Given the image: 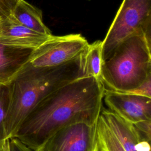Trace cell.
I'll use <instances>...</instances> for the list:
<instances>
[{
  "label": "cell",
  "mask_w": 151,
  "mask_h": 151,
  "mask_svg": "<svg viewBox=\"0 0 151 151\" xmlns=\"http://www.w3.org/2000/svg\"><path fill=\"white\" fill-rule=\"evenodd\" d=\"M99 151H125L104 120L100 117L97 124Z\"/></svg>",
  "instance_id": "13"
},
{
  "label": "cell",
  "mask_w": 151,
  "mask_h": 151,
  "mask_svg": "<svg viewBox=\"0 0 151 151\" xmlns=\"http://www.w3.org/2000/svg\"><path fill=\"white\" fill-rule=\"evenodd\" d=\"M34 49L0 44V85H8L28 61Z\"/></svg>",
  "instance_id": "10"
},
{
  "label": "cell",
  "mask_w": 151,
  "mask_h": 151,
  "mask_svg": "<svg viewBox=\"0 0 151 151\" xmlns=\"http://www.w3.org/2000/svg\"><path fill=\"white\" fill-rule=\"evenodd\" d=\"M151 78H149L145 83H144L140 87L132 93H135L137 94L144 95L149 97H151Z\"/></svg>",
  "instance_id": "17"
},
{
  "label": "cell",
  "mask_w": 151,
  "mask_h": 151,
  "mask_svg": "<svg viewBox=\"0 0 151 151\" xmlns=\"http://www.w3.org/2000/svg\"><path fill=\"white\" fill-rule=\"evenodd\" d=\"M19 0H0V18L12 14Z\"/></svg>",
  "instance_id": "15"
},
{
  "label": "cell",
  "mask_w": 151,
  "mask_h": 151,
  "mask_svg": "<svg viewBox=\"0 0 151 151\" xmlns=\"http://www.w3.org/2000/svg\"><path fill=\"white\" fill-rule=\"evenodd\" d=\"M88 44L80 34L52 35L34 50L28 63L35 67L57 66L79 57Z\"/></svg>",
  "instance_id": "5"
},
{
  "label": "cell",
  "mask_w": 151,
  "mask_h": 151,
  "mask_svg": "<svg viewBox=\"0 0 151 151\" xmlns=\"http://www.w3.org/2000/svg\"><path fill=\"white\" fill-rule=\"evenodd\" d=\"M102 41L97 40L88 44L82 54L83 77H94L100 79Z\"/></svg>",
  "instance_id": "12"
},
{
  "label": "cell",
  "mask_w": 151,
  "mask_h": 151,
  "mask_svg": "<svg viewBox=\"0 0 151 151\" xmlns=\"http://www.w3.org/2000/svg\"><path fill=\"white\" fill-rule=\"evenodd\" d=\"M52 35L42 34L27 28L12 14L0 18V44L5 45L35 49Z\"/></svg>",
  "instance_id": "9"
},
{
  "label": "cell",
  "mask_w": 151,
  "mask_h": 151,
  "mask_svg": "<svg viewBox=\"0 0 151 151\" xmlns=\"http://www.w3.org/2000/svg\"><path fill=\"white\" fill-rule=\"evenodd\" d=\"M8 151H34L15 137L8 140Z\"/></svg>",
  "instance_id": "16"
},
{
  "label": "cell",
  "mask_w": 151,
  "mask_h": 151,
  "mask_svg": "<svg viewBox=\"0 0 151 151\" xmlns=\"http://www.w3.org/2000/svg\"><path fill=\"white\" fill-rule=\"evenodd\" d=\"M104 91L100 80L94 77H81L72 81L38 103L13 137L39 151L54 133L64 126L80 122L97 123Z\"/></svg>",
  "instance_id": "1"
},
{
  "label": "cell",
  "mask_w": 151,
  "mask_h": 151,
  "mask_svg": "<svg viewBox=\"0 0 151 151\" xmlns=\"http://www.w3.org/2000/svg\"><path fill=\"white\" fill-rule=\"evenodd\" d=\"M150 49L141 30L122 41L102 62L100 80L105 89L133 92L151 78Z\"/></svg>",
  "instance_id": "3"
},
{
  "label": "cell",
  "mask_w": 151,
  "mask_h": 151,
  "mask_svg": "<svg viewBox=\"0 0 151 151\" xmlns=\"http://www.w3.org/2000/svg\"><path fill=\"white\" fill-rule=\"evenodd\" d=\"M103 100L109 110L130 123L151 121V97L105 89Z\"/></svg>",
  "instance_id": "8"
},
{
  "label": "cell",
  "mask_w": 151,
  "mask_h": 151,
  "mask_svg": "<svg viewBox=\"0 0 151 151\" xmlns=\"http://www.w3.org/2000/svg\"><path fill=\"white\" fill-rule=\"evenodd\" d=\"M12 15L20 24L35 32L45 35H52L42 21L41 11L25 0L18 1Z\"/></svg>",
  "instance_id": "11"
},
{
  "label": "cell",
  "mask_w": 151,
  "mask_h": 151,
  "mask_svg": "<svg viewBox=\"0 0 151 151\" xmlns=\"http://www.w3.org/2000/svg\"><path fill=\"white\" fill-rule=\"evenodd\" d=\"M97 123L80 122L54 133L39 151H99Z\"/></svg>",
  "instance_id": "6"
},
{
  "label": "cell",
  "mask_w": 151,
  "mask_h": 151,
  "mask_svg": "<svg viewBox=\"0 0 151 151\" xmlns=\"http://www.w3.org/2000/svg\"><path fill=\"white\" fill-rule=\"evenodd\" d=\"M151 20V0H123L102 41V62L125 38Z\"/></svg>",
  "instance_id": "4"
},
{
  "label": "cell",
  "mask_w": 151,
  "mask_h": 151,
  "mask_svg": "<svg viewBox=\"0 0 151 151\" xmlns=\"http://www.w3.org/2000/svg\"><path fill=\"white\" fill-rule=\"evenodd\" d=\"M9 103L8 85H0V147L7 140L5 130V122Z\"/></svg>",
  "instance_id": "14"
},
{
  "label": "cell",
  "mask_w": 151,
  "mask_h": 151,
  "mask_svg": "<svg viewBox=\"0 0 151 151\" xmlns=\"http://www.w3.org/2000/svg\"><path fill=\"white\" fill-rule=\"evenodd\" d=\"M8 140L7 139L2 146L0 147V151H8Z\"/></svg>",
  "instance_id": "18"
},
{
  "label": "cell",
  "mask_w": 151,
  "mask_h": 151,
  "mask_svg": "<svg viewBox=\"0 0 151 151\" xmlns=\"http://www.w3.org/2000/svg\"><path fill=\"white\" fill-rule=\"evenodd\" d=\"M82 54L57 66L35 67L28 62L25 64L8 84L9 103L5 122L7 139L14 137L23 120L38 103L63 86L83 77Z\"/></svg>",
  "instance_id": "2"
},
{
  "label": "cell",
  "mask_w": 151,
  "mask_h": 151,
  "mask_svg": "<svg viewBox=\"0 0 151 151\" xmlns=\"http://www.w3.org/2000/svg\"><path fill=\"white\" fill-rule=\"evenodd\" d=\"M100 116L125 151H151V121L134 124L103 107Z\"/></svg>",
  "instance_id": "7"
}]
</instances>
